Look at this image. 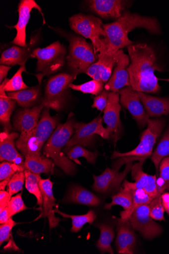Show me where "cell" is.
Wrapping results in <instances>:
<instances>
[{"mask_svg": "<svg viewBox=\"0 0 169 254\" xmlns=\"http://www.w3.org/2000/svg\"><path fill=\"white\" fill-rule=\"evenodd\" d=\"M11 199V196L5 190L0 191V211H2L7 206Z\"/></svg>", "mask_w": 169, "mask_h": 254, "instance_id": "46", "label": "cell"}, {"mask_svg": "<svg viewBox=\"0 0 169 254\" xmlns=\"http://www.w3.org/2000/svg\"><path fill=\"white\" fill-rule=\"evenodd\" d=\"M55 213H58L64 218L71 219V232L73 233L79 232L85 224L87 223L91 224L96 218V214L93 210H90L86 214L82 215H68L61 212L58 208L55 209Z\"/></svg>", "mask_w": 169, "mask_h": 254, "instance_id": "33", "label": "cell"}, {"mask_svg": "<svg viewBox=\"0 0 169 254\" xmlns=\"http://www.w3.org/2000/svg\"><path fill=\"white\" fill-rule=\"evenodd\" d=\"M151 217L155 220L166 221L164 217L165 209L161 195L154 198L149 204Z\"/></svg>", "mask_w": 169, "mask_h": 254, "instance_id": "41", "label": "cell"}, {"mask_svg": "<svg viewBox=\"0 0 169 254\" xmlns=\"http://www.w3.org/2000/svg\"><path fill=\"white\" fill-rule=\"evenodd\" d=\"M130 64L128 67L130 86L137 91L147 94H159L160 80L156 71L163 72L154 50L146 43L132 44L128 47Z\"/></svg>", "mask_w": 169, "mask_h": 254, "instance_id": "1", "label": "cell"}, {"mask_svg": "<svg viewBox=\"0 0 169 254\" xmlns=\"http://www.w3.org/2000/svg\"><path fill=\"white\" fill-rule=\"evenodd\" d=\"M67 51L63 44L56 41L43 49L37 48L33 52L37 59L36 72L39 84L45 76L59 72L66 63Z\"/></svg>", "mask_w": 169, "mask_h": 254, "instance_id": "7", "label": "cell"}, {"mask_svg": "<svg viewBox=\"0 0 169 254\" xmlns=\"http://www.w3.org/2000/svg\"><path fill=\"white\" fill-rule=\"evenodd\" d=\"M34 9H37L44 17L42 8L34 0H21L19 3L17 9L18 20L17 24L11 27L15 29L17 33L11 43L20 47H26L27 45L26 27Z\"/></svg>", "mask_w": 169, "mask_h": 254, "instance_id": "17", "label": "cell"}, {"mask_svg": "<svg viewBox=\"0 0 169 254\" xmlns=\"http://www.w3.org/2000/svg\"><path fill=\"white\" fill-rule=\"evenodd\" d=\"M27 72L26 64L20 65L18 71L11 79L6 78L2 82L4 84V89L6 92L17 91L29 88L23 81L22 74Z\"/></svg>", "mask_w": 169, "mask_h": 254, "instance_id": "35", "label": "cell"}, {"mask_svg": "<svg viewBox=\"0 0 169 254\" xmlns=\"http://www.w3.org/2000/svg\"><path fill=\"white\" fill-rule=\"evenodd\" d=\"M87 3L92 12L103 18L115 20L121 17L129 5V1L123 0H90Z\"/></svg>", "mask_w": 169, "mask_h": 254, "instance_id": "18", "label": "cell"}, {"mask_svg": "<svg viewBox=\"0 0 169 254\" xmlns=\"http://www.w3.org/2000/svg\"><path fill=\"white\" fill-rule=\"evenodd\" d=\"M12 216H11L9 207L7 206L2 211H0V224H2L7 222Z\"/></svg>", "mask_w": 169, "mask_h": 254, "instance_id": "48", "label": "cell"}, {"mask_svg": "<svg viewBox=\"0 0 169 254\" xmlns=\"http://www.w3.org/2000/svg\"><path fill=\"white\" fill-rule=\"evenodd\" d=\"M73 114L71 113L67 121L63 124H58L49 139L43 148V154L52 159L55 165L60 168L65 173L73 175L76 174L77 167L70 160L62 149L66 146L74 133L75 121Z\"/></svg>", "mask_w": 169, "mask_h": 254, "instance_id": "3", "label": "cell"}, {"mask_svg": "<svg viewBox=\"0 0 169 254\" xmlns=\"http://www.w3.org/2000/svg\"><path fill=\"white\" fill-rule=\"evenodd\" d=\"M160 177L167 182L169 181V156L165 157L159 165Z\"/></svg>", "mask_w": 169, "mask_h": 254, "instance_id": "45", "label": "cell"}, {"mask_svg": "<svg viewBox=\"0 0 169 254\" xmlns=\"http://www.w3.org/2000/svg\"><path fill=\"white\" fill-rule=\"evenodd\" d=\"M21 194L22 193H20L12 197L9 203L8 206L12 217L17 213L28 209V207L24 203Z\"/></svg>", "mask_w": 169, "mask_h": 254, "instance_id": "42", "label": "cell"}, {"mask_svg": "<svg viewBox=\"0 0 169 254\" xmlns=\"http://www.w3.org/2000/svg\"><path fill=\"white\" fill-rule=\"evenodd\" d=\"M50 109L44 108L41 119L33 129L20 133L15 143L22 155H41L42 148L58 124V119L51 116Z\"/></svg>", "mask_w": 169, "mask_h": 254, "instance_id": "5", "label": "cell"}, {"mask_svg": "<svg viewBox=\"0 0 169 254\" xmlns=\"http://www.w3.org/2000/svg\"><path fill=\"white\" fill-rule=\"evenodd\" d=\"M163 206L164 207L165 211L167 213V214L169 216V202L168 203L164 204Z\"/></svg>", "mask_w": 169, "mask_h": 254, "instance_id": "51", "label": "cell"}, {"mask_svg": "<svg viewBox=\"0 0 169 254\" xmlns=\"http://www.w3.org/2000/svg\"><path fill=\"white\" fill-rule=\"evenodd\" d=\"M133 204V195L128 189L122 187L116 194L112 196V201L107 203L104 209L110 210L114 205H120L123 207L124 211L120 212V218L127 219L132 213Z\"/></svg>", "mask_w": 169, "mask_h": 254, "instance_id": "30", "label": "cell"}, {"mask_svg": "<svg viewBox=\"0 0 169 254\" xmlns=\"http://www.w3.org/2000/svg\"><path fill=\"white\" fill-rule=\"evenodd\" d=\"M16 223L11 218L6 223L0 226V245L8 241L10 238L12 228L16 225Z\"/></svg>", "mask_w": 169, "mask_h": 254, "instance_id": "43", "label": "cell"}, {"mask_svg": "<svg viewBox=\"0 0 169 254\" xmlns=\"http://www.w3.org/2000/svg\"><path fill=\"white\" fill-rule=\"evenodd\" d=\"M69 26L72 30L90 40L96 55L101 52L106 38L103 21L91 14L79 13L69 18Z\"/></svg>", "mask_w": 169, "mask_h": 254, "instance_id": "8", "label": "cell"}, {"mask_svg": "<svg viewBox=\"0 0 169 254\" xmlns=\"http://www.w3.org/2000/svg\"><path fill=\"white\" fill-rule=\"evenodd\" d=\"M25 180V172L15 173L12 177L7 185V191L11 196L19 192L22 190Z\"/></svg>", "mask_w": 169, "mask_h": 254, "instance_id": "39", "label": "cell"}, {"mask_svg": "<svg viewBox=\"0 0 169 254\" xmlns=\"http://www.w3.org/2000/svg\"><path fill=\"white\" fill-rule=\"evenodd\" d=\"M118 92H110L107 105L105 109L103 120L110 130V137L114 143L121 138L123 127L120 119L121 106L119 103Z\"/></svg>", "mask_w": 169, "mask_h": 254, "instance_id": "12", "label": "cell"}, {"mask_svg": "<svg viewBox=\"0 0 169 254\" xmlns=\"http://www.w3.org/2000/svg\"><path fill=\"white\" fill-rule=\"evenodd\" d=\"M25 167L4 161L0 164V181L12 177L15 173L25 172Z\"/></svg>", "mask_w": 169, "mask_h": 254, "instance_id": "40", "label": "cell"}, {"mask_svg": "<svg viewBox=\"0 0 169 254\" xmlns=\"http://www.w3.org/2000/svg\"><path fill=\"white\" fill-rule=\"evenodd\" d=\"M77 77L70 74L61 73L51 77L48 80L41 104L45 107L59 112L64 107L69 85Z\"/></svg>", "mask_w": 169, "mask_h": 254, "instance_id": "9", "label": "cell"}, {"mask_svg": "<svg viewBox=\"0 0 169 254\" xmlns=\"http://www.w3.org/2000/svg\"><path fill=\"white\" fill-rule=\"evenodd\" d=\"M119 102L127 109L138 126L142 128L148 125L149 117L141 102L138 92L131 86L125 87L118 91Z\"/></svg>", "mask_w": 169, "mask_h": 254, "instance_id": "14", "label": "cell"}, {"mask_svg": "<svg viewBox=\"0 0 169 254\" xmlns=\"http://www.w3.org/2000/svg\"><path fill=\"white\" fill-rule=\"evenodd\" d=\"M39 184L43 197L42 216L48 219L51 229L56 228L61 219L55 215L54 207L56 204L53 192L54 183L50 178L41 179Z\"/></svg>", "mask_w": 169, "mask_h": 254, "instance_id": "19", "label": "cell"}, {"mask_svg": "<svg viewBox=\"0 0 169 254\" xmlns=\"http://www.w3.org/2000/svg\"><path fill=\"white\" fill-rule=\"evenodd\" d=\"M166 190H169V181L167 182Z\"/></svg>", "mask_w": 169, "mask_h": 254, "instance_id": "52", "label": "cell"}, {"mask_svg": "<svg viewBox=\"0 0 169 254\" xmlns=\"http://www.w3.org/2000/svg\"><path fill=\"white\" fill-rule=\"evenodd\" d=\"M11 178L12 177L8 178L4 180L1 181V183H0V190H1V191L5 190V189L7 188V185Z\"/></svg>", "mask_w": 169, "mask_h": 254, "instance_id": "50", "label": "cell"}, {"mask_svg": "<svg viewBox=\"0 0 169 254\" xmlns=\"http://www.w3.org/2000/svg\"><path fill=\"white\" fill-rule=\"evenodd\" d=\"M63 200L70 203L91 206H98L101 202L97 196L80 186L72 187Z\"/></svg>", "mask_w": 169, "mask_h": 254, "instance_id": "28", "label": "cell"}, {"mask_svg": "<svg viewBox=\"0 0 169 254\" xmlns=\"http://www.w3.org/2000/svg\"><path fill=\"white\" fill-rule=\"evenodd\" d=\"M157 190L158 196H161L166 190L167 181L159 177L156 180Z\"/></svg>", "mask_w": 169, "mask_h": 254, "instance_id": "47", "label": "cell"}, {"mask_svg": "<svg viewBox=\"0 0 169 254\" xmlns=\"http://www.w3.org/2000/svg\"><path fill=\"white\" fill-rule=\"evenodd\" d=\"M63 152L70 159L75 160L79 157H84L87 163L95 165L96 159L99 155L98 151H91L80 145H76L63 149Z\"/></svg>", "mask_w": 169, "mask_h": 254, "instance_id": "32", "label": "cell"}, {"mask_svg": "<svg viewBox=\"0 0 169 254\" xmlns=\"http://www.w3.org/2000/svg\"><path fill=\"white\" fill-rule=\"evenodd\" d=\"M133 228L144 238L152 239L163 233L162 227L151 217L149 204H143L136 207L128 217Z\"/></svg>", "mask_w": 169, "mask_h": 254, "instance_id": "11", "label": "cell"}, {"mask_svg": "<svg viewBox=\"0 0 169 254\" xmlns=\"http://www.w3.org/2000/svg\"><path fill=\"white\" fill-rule=\"evenodd\" d=\"M6 94L22 108H31L41 104L42 98L39 84L26 89L6 92Z\"/></svg>", "mask_w": 169, "mask_h": 254, "instance_id": "26", "label": "cell"}, {"mask_svg": "<svg viewBox=\"0 0 169 254\" xmlns=\"http://www.w3.org/2000/svg\"><path fill=\"white\" fill-rule=\"evenodd\" d=\"M55 163L51 158L42 155H28L25 156V167L32 173L49 175L54 172Z\"/></svg>", "mask_w": 169, "mask_h": 254, "instance_id": "29", "label": "cell"}, {"mask_svg": "<svg viewBox=\"0 0 169 254\" xmlns=\"http://www.w3.org/2000/svg\"><path fill=\"white\" fill-rule=\"evenodd\" d=\"M69 88L76 91L82 92L83 94H88L95 96L100 95L104 90V83L92 80L80 85H76L72 83L69 85Z\"/></svg>", "mask_w": 169, "mask_h": 254, "instance_id": "37", "label": "cell"}, {"mask_svg": "<svg viewBox=\"0 0 169 254\" xmlns=\"http://www.w3.org/2000/svg\"><path fill=\"white\" fill-rule=\"evenodd\" d=\"M109 92L110 91L104 89L100 95L94 97L92 108L104 111L108 104Z\"/></svg>", "mask_w": 169, "mask_h": 254, "instance_id": "44", "label": "cell"}, {"mask_svg": "<svg viewBox=\"0 0 169 254\" xmlns=\"http://www.w3.org/2000/svg\"><path fill=\"white\" fill-rule=\"evenodd\" d=\"M115 65L114 56H100L98 61L89 67L85 74L93 80L106 84L112 76Z\"/></svg>", "mask_w": 169, "mask_h": 254, "instance_id": "24", "label": "cell"}, {"mask_svg": "<svg viewBox=\"0 0 169 254\" xmlns=\"http://www.w3.org/2000/svg\"><path fill=\"white\" fill-rule=\"evenodd\" d=\"M20 134L16 131L8 132L3 131L0 134V161H9L24 167L25 160L16 149L15 140Z\"/></svg>", "mask_w": 169, "mask_h": 254, "instance_id": "21", "label": "cell"}, {"mask_svg": "<svg viewBox=\"0 0 169 254\" xmlns=\"http://www.w3.org/2000/svg\"><path fill=\"white\" fill-rule=\"evenodd\" d=\"M122 187L128 189L132 193L133 197L132 212L136 207L139 205L149 204L154 199L143 189H134L130 187L127 183V180L126 179L123 182Z\"/></svg>", "mask_w": 169, "mask_h": 254, "instance_id": "38", "label": "cell"}, {"mask_svg": "<svg viewBox=\"0 0 169 254\" xmlns=\"http://www.w3.org/2000/svg\"><path fill=\"white\" fill-rule=\"evenodd\" d=\"M96 226L100 230L101 232L100 239L96 243V247L102 253L114 254L111 247V244L114 237L113 227L104 223L97 224Z\"/></svg>", "mask_w": 169, "mask_h": 254, "instance_id": "31", "label": "cell"}, {"mask_svg": "<svg viewBox=\"0 0 169 254\" xmlns=\"http://www.w3.org/2000/svg\"><path fill=\"white\" fill-rule=\"evenodd\" d=\"M133 165V163L127 164L125 170L121 173L113 168H108L101 175H93V190L102 193H108L117 190L131 171Z\"/></svg>", "mask_w": 169, "mask_h": 254, "instance_id": "15", "label": "cell"}, {"mask_svg": "<svg viewBox=\"0 0 169 254\" xmlns=\"http://www.w3.org/2000/svg\"><path fill=\"white\" fill-rule=\"evenodd\" d=\"M69 42L68 54L66 58V66L70 74L76 77L85 73L89 67L98 61L93 45L83 37L67 34Z\"/></svg>", "mask_w": 169, "mask_h": 254, "instance_id": "6", "label": "cell"}, {"mask_svg": "<svg viewBox=\"0 0 169 254\" xmlns=\"http://www.w3.org/2000/svg\"><path fill=\"white\" fill-rule=\"evenodd\" d=\"M74 133L65 147H70L76 145L89 146L94 143L96 136L100 135L105 139H109V129L104 127L103 119L101 116L94 119L89 123H75Z\"/></svg>", "mask_w": 169, "mask_h": 254, "instance_id": "10", "label": "cell"}, {"mask_svg": "<svg viewBox=\"0 0 169 254\" xmlns=\"http://www.w3.org/2000/svg\"><path fill=\"white\" fill-rule=\"evenodd\" d=\"M141 102L148 116L159 118L169 114V97L160 98L138 92Z\"/></svg>", "mask_w": 169, "mask_h": 254, "instance_id": "25", "label": "cell"}, {"mask_svg": "<svg viewBox=\"0 0 169 254\" xmlns=\"http://www.w3.org/2000/svg\"><path fill=\"white\" fill-rule=\"evenodd\" d=\"M40 32L32 35L26 47L14 45L3 52L0 59V64L11 66L21 65L26 64L28 59H34L33 52L39 43Z\"/></svg>", "mask_w": 169, "mask_h": 254, "instance_id": "16", "label": "cell"}, {"mask_svg": "<svg viewBox=\"0 0 169 254\" xmlns=\"http://www.w3.org/2000/svg\"><path fill=\"white\" fill-rule=\"evenodd\" d=\"M143 163L138 161L133 165L131 175L135 182L131 183L127 181V183L132 188L143 189L149 195L154 198L159 196L157 190V175L153 176L145 173L142 169Z\"/></svg>", "mask_w": 169, "mask_h": 254, "instance_id": "23", "label": "cell"}, {"mask_svg": "<svg viewBox=\"0 0 169 254\" xmlns=\"http://www.w3.org/2000/svg\"><path fill=\"white\" fill-rule=\"evenodd\" d=\"M12 66L1 64L0 65V82H2L6 78L8 73Z\"/></svg>", "mask_w": 169, "mask_h": 254, "instance_id": "49", "label": "cell"}, {"mask_svg": "<svg viewBox=\"0 0 169 254\" xmlns=\"http://www.w3.org/2000/svg\"><path fill=\"white\" fill-rule=\"evenodd\" d=\"M25 187L27 190L35 195L37 200L38 204L41 207L43 205L42 194L40 189L39 182L42 179L40 174H37L26 170Z\"/></svg>", "mask_w": 169, "mask_h": 254, "instance_id": "36", "label": "cell"}, {"mask_svg": "<svg viewBox=\"0 0 169 254\" xmlns=\"http://www.w3.org/2000/svg\"><path fill=\"white\" fill-rule=\"evenodd\" d=\"M106 34L103 48L98 57L113 56L116 52L133 44L129 39V33L136 28H143L150 33L160 34L161 29L158 19L155 17L143 16L138 14L124 11L117 20L105 24Z\"/></svg>", "mask_w": 169, "mask_h": 254, "instance_id": "2", "label": "cell"}, {"mask_svg": "<svg viewBox=\"0 0 169 254\" xmlns=\"http://www.w3.org/2000/svg\"><path fill=\"white\" fill-rule=\"evenodd\" d=\"M116 246L118 254H134L136 236L128 219L120 218L117 223Z\"/></svg>", "mask_w": 169, "mask_h": 254, "instance_id": "22", "label": "cell"}, {"mask_svg": "<svg viewBox=\"0 0 169 254\" xmlns=\"http://www.w3.org/2000/svg\"><path fill=\"white\" fill-rule=\"evenodd\" d=\"M166 121L164 118L149 119L148 127L141 135L139 145L133 150L119 153L114 151L112 159H117L114 161L113 168L119 171L124 165L133 163L134 161L144 163L153 154V150L158 138L166 126Z\"/></svg>", "mask_w": 169, "mask_h": 254, "instance_id": "4", "label": "cell"}, {"mask_svg": "<svg viewBox=\"0 0 169 254\" xmlns=\"http://www.w3.org/2000/svg\"><path fill=\"white\" fill-rule=\"evenodd\" d=\"M16 104L14 100L7 96L4 89V84L2 82L0 85V123L4 131L11 132V117L15 109Z\"/></svg>", "mask_w": 169, "mask_h": 254, "instance_id": "27", "label": "cell"}, {"mask_svg": "<svg viewBox=\"0 0 169 254\" xmlns=\"http://www.w3.org/2000/svg\"><path fill=\"white\" fill-rule=\"evenodd\" d=\"M114 58L115 65L111 78L105 85V89L110 92H118L119 90L130 86L128 67L131 61L129 56L122 50L116 52Z\"/></svg>", "mask_w": 169, "mask_h": 254, "instance_id": "13", "label": "cell"}, {"mask_svg": "<svg viewBox=\"0 0 169 254\" xmlns=\"http://www.w3.org/2000/svg\"><path fill=\"white\" fill-rule=\"evenodd\" d=\"M169 155V125L163 135L156 149L153 153L151 159L156 167L157 175H158L159 165L161 161Z\"/></svg>", "mask_w": 169, "mask_h": 254, "instance_id": "34", "label": "cell"}, {"mask_svg": "<svg viewBox=\"0 0 169 254\" xmlns=\"http://www.w3.org/2000/svg\"><path fill=\"white\" fill-rule=\"evenodd\" d=\"M44 108L45 106L41 104L31 108L18 110L13 119V129L20 133L33 129L39 122Z\"/></svg>", "mask_w": 169, "mask_h": 254, "instance_id": "20", "label": "cell"}]
</instances>
